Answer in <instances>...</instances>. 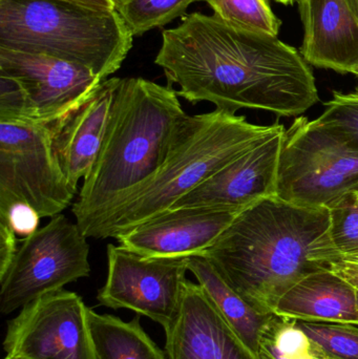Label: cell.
Masks as SVG:
<instances>
[{"mask_svg":"<svg viewBox=\"0 0 358 359\" xmlns=\"http://www.w3.org/2000/svg\"><path fill=\"white\" fill-rule=\"evenodd\" d=\"M155 63L179 86V97L233 115L254 109L298 117L319 100L312 71L294 46L214 15L193 13L165 29Z\"/></svg>","mask_w":358,"mask_h":359,"instance_id":"cell-1","label":"cell"},{"mask_svg":"<svg viewBox=\"0 0 358 359\" xmlns=\"http://www.w3.org/2000/svg\"><path fill=\"white\" fill-rule=\"evenodd\" d=\"M225 282L262 314L313 272L340 257L327 208L296 206L277 196L242 211L203 253Z\"/></svg>","mask_w":358,"mask_h":359,"instance_id":"cell-2","label":"cell"},{"mask_svg":"<svg viewBox=\"0 0 358 359\" xmlns=\"http://www.w3.org/2000/svg\"><path fill=\"white\" fill-rule=\"evenodd\" d=\"M186 117L172 88L143 78L120 79L102 147L73 205L86 238L155 178Z\"/></svg>","mask_w":358,"mask_h":359,"instance_id":"cell-3","label":"cell"},{"mask_svg":"<svg viewBox=\"0 0 358 359\" xmlns=\"http://www.w3.org/2000/svg\"><path fill=\"white\" fill-rule=\"evenodd\" d=\"M284 128L256 126L225 111L183 120L165 163L143 189L109 215L92 238H113L170 210L183 196L227 164Z\"/></svg>","mask_w":358,"mask_h":359,"instance_id":"cell-4","label":"cell"},{"mask_svg":"<svg viewBox=\"0 0 358 359\" xmlns=\"http://www.w3.org/2000/svg\"><path fill=\"white\" fill-rule=\"evenodd\" d=\"M132 38L117 11L57 0H0V46L78 63L103 81L121 67Z\"/></svg>","mask_w":358,"mask_h":359,"instance_id":"cell-5","label":"cell"},{"mask_svg":"<svg viewBox=\"0 0 358 359\" xmlns=\"http://www.w3.org/2000/svg\"><path fill=\"white\" fill-rule=\"evenodd\" d=\"M358 192V142L317 119L298 117L284 133L275 196L309 208L336 206Z\"/></svg>","mask_w":358,"mask_h":359,"instance_id":"cell-6","label":"cell"},{"mask_svg":"<svg viewBox=\"0 0 358 359\" xmlns=\"http://www.w3.org/2000/svg\"><path fill=\"white\" fill-rule=\"evenodd\" d=\"M88 238L77 223L62 213L25 238L6 271L0 273V312L13 313L43 295L88 278Z\"/></svg>","mask_w":358,"mask_h":359,"instance_id":"cell-7","label":"cell"},{"mask_svg":"<svg viewBox=\"0 0 358 359\" xmlns=\"http://www.w3.org/2000/svg\"><path fill=\"white\" fill-rule=\"evenodd\" d=\"M53 123L0 122V207L27 203L52 219L71 205L77 190L57 159Z\"/></svg>","mask_w":358,"mask_h":359,"instance_id":"cell-8","label":"cell"},{"mask_svg":"<svg viewBox=\"0 0 358 359\" xmlns=\"http://www.w3.org/2000/svg\"><path fill=\"white\" fill-rule=\"evenodd\" d=\"M188 259L142 257L109 244L106 280L97 301L111 309L132 310L166 329L180 307Z\"/></svg>","mask_w":358,"mask_h":359,"instance_id":"cell-9","label":"cell"},{"mask_svg":"<svg viewBox=\"0 0 358 359\" xmlns=\"http://www.w3.org/2000/svg\"><path fill=\"white\" fill-rule=\"evenodd\" d=\"M88 306L77 293H48L8 323L4 350L25 359H96Z\"/></svg>","mask_w":358,"mask_h":359,"instance_id":"cell-10","label":"cell"},{"mask_svg":"<svg viewBox=\"0 0 358 359\" xmlns=\"http://www.w3.org/2000/svg\"><path fill=\"white\" fill-rule=\"evenodd\" d=\"M0 75L16 81L34 120L55 122L83 102L103 81L90 69L40 53L0 46Z\"/></svg>","mask_w":358,"mask_h":359,"instance_id":"cell-11","label":"cell"},{"mask_svg":"<svg viewBox=\"0 0 358 359\" xmlns=\"http://www.w3.org/2000/svg\"><path fill=\"white\" fill-rule=\"evenodd\" d=\"M242 211L191 207L170 209L116 236L119 246L146 257L202 255Z\"/></svg>","mask_w":358,"mask_h":359,"instance_id":"cell-12","label":"cell"},{"mask_svg":"<svg viewBox=\"0 0 358 359\" xmlns=\"http://www.w3.org/2000/svg\"><path fill=\"white\" fill-rule=\"evenodd\" d=\"M285 128L227 164L170 209L206 207L243 211L277 194V168Z\"/></svg>","mask_w":358,"mask_h":359,"instance_id":"cell-13","label":"cell"},{"mask_svg":"<svg viewBox=\"0 0 358 359\" xmlns=\"http://www.w3.org/2000/svg\"><path fill=\"white\" fill-rule=\"evenodd\" d=\"M165 331L168 359H260L199 284L186 280L178 313Z\"/></svg>","mask_w":358,"mask_h":359,"instance_id":"cell-14","label":"cell"},{"mask_svg":"<svg viewBox=\"0 0 358 359\" xmlns=\"http://www.w3.org/2000/svg\"><path fill=\"white\" fill-rule=\"evenodd\" d=\"M120 79L101 82L83 102L53 123L55 153L74 189L90 174L98 157Z\"/></svg>","mask_w":358,"mask_h":359,"instance_id":"cell-15","label":"cell"},{"mask_svg":"<svg viewBox=\"0 0 358 359\" xmlns=\"http://www.w3.org/2000/svg\"><path fill=\"white\" fill-rule=\"evenodd\" d=\"M308 65L338 73L358 69V19L346 0H298Z\"/></svg>","mask_w":358,"mask_h":359,"instance_id":"cell-16","label":"cell"},{"mask_svg":"<svg viewBox=\"0 0 358 359\" xmlns=\"http://www.w3.org/2000/svg\"><path fill=\"white\" fill-rule=\"evenodd\" d=\"M273 314L303 322L358 325V289L332 270H319L286 292Z\"/></svg>","mask_w":358,"mask_h":359,"instance_id":"cell-17","label":"cell"},{"mask_svg":"<svg viewBox=\"0 0 358 359\" xmlns=\"http://www.w3.org/2000/svg\"><path fill=\"white\" fill-rule=\"evenodd\" d=\"M188 270L240 339L258 355L261 333L271 314H262L254 309L203 255L189 257Z\"/></svg>","mask_w":358,"mask_h":359,"instance_id":"cell-18","label":"cell"},{"mask_svg":"<svg viewBox=\"0 0 358 359\" xmlns=\"http://www.w3.org/2000/svg\"><path fill=\"white\" fill-rule=\"evenodd\" d=\"M88 324L96 359H168L165 350L143 330L140 314L123 322L88 308Z\"/></svg>","mask_w":358,"mask_h":359,"instance_id":"cell-19","label":"cell"},{"mask_svg":"<svg viewBox=\"0 0 358 359\" xmlns=\"http://www.w3.org/2000/svg\"><path fill=\"white\" fill-rule=\"evenodd\" d=\"M260 359H333L298 326V320L271 314L261 333Z\"/></svg>","mask_w":358,"mask_h":359,"instance_id":"cell-20","label":"cell"},{"mask_svg":"<svg viewBox=\"0 0 358 359\" xmlns=\"http://www.w3.org/2000/svg\"><path fill=\"white\" fill-rule=\"evenodd\" d=\"M214 15L230 27L277 36L282 21L269 0H205Z\"/></svg>","mask_w":358,"mask_h":359,"instance_id":"cell-21","label":"cell"},{"mask_svg":"<svg viewBox=\"0 0 358 359\" xmlns=\"http://www.w3.org/2000/svg\"><path fill=\"white\" fill-rule=\"evenodd\" d=\"M198 0H117V11L134 36L164 27Z\"/></svg>","mask_w":358,"mask_h":359,"instance_id":"cell-22","label":"cell"},{"mask_svg":"<svg viewBox=\"0 0 358 359\" xmlns=\"http://www.w3.org/2000/svg\"><path fill=\"white\" fill-rule=\"evenodd\" d=\"M300 328L333 359H358V325L303 322Z\"/></svg>","mask_w":358,"mask_h":359,"instance_id":"cell-23","label":"cell"},{"mask_svg":"<svg viewBox=\"0 0 358 359\" xmlns=\"http://www.w3.org/2000/svg\"><path fill=\"white\" fill-rule=\"evenodd\" d=\"M330 211V236L340 255L358 253V200L355 194L343 198Z\"/></svg>","mask_w":358,"mask_h":359,"instance_id":"cell-24","label":"cell"},{"mask_svg":"<svg viewBox=\"0 0 358 359\" xmlns=\"http://www.w3.org/2000/svg\"><path fill=\"white\" fill-rule=\"evenodd\" d=\"M317 121L336 128L358 142V86L352 92L334 90L331 100Z\"/></svg>","mask_w":358,"mask_h":359,"instance_id":"cell-25","label":"cell"},{"mask_svg":"<svg viewBox=\"0 0 358 359\" xmlns=\"http://www.w3.org/2000/svg\"><path fill=\"white\" fill-rule=\"evenodd\" d=\"M0 219L8 221L17 236L25 240L39 229L38 225L41 217L27 203L14 202L0 207Z\"/></svg>","mask_w":358,"mask_h":359,"instance_id":"cell-26","label":"cell"},{"mask_svg":"<svg viewBox=\"0 0 358 359\" xmlns=\"http://www.w3.org/2000/svg\"><path fill=\"white\" fill-rule=\"evenodd\" d=\"M18 248V236L8 221L0 219V273L6 271Z\"/></svg>","mask_w":358,"mask_h":359,"instance_id":"cell-27","label":"cell"},{"mask_svg":"<svg viewBox=\"0 0 358 359\" xmlns=\"http://www.w3.org/2000/svg\"><path fill=\"white\" fill-rule=\"evenodd\" d=\"M329 269L358 289V253L340 255L330 264Z\"/></svg>","mask_w":358,"mask_h":359,"instance_id":"cell-28","label":"cell"},{"mask_svg":"<svg viewBox=\"0 0 358 359\" xmlns=\"http://www.w3.org/2000/svg\"><path fill=\"white\" fill-rule=\"evenodd\" d=\"M97 11H116L117 0H57Z\"/></svg>","mask_w":358,"mask_h":359,"instance_id":"cell-29","label":"cell"},{"mask_svg":"<svg viewBox=\"0 0 358 359\" xmlns=\"http://www.w3.org/2000/svg\"><path fill=\"white\" fill-rule=\"evenodd\" d=\"M348 2L349 6H350L351 10L354 13L355 16L357 17L358 19V0H346Z\"/></svg>","mask_w":358,"mask_h":359,"instance_id":"cell-30","label":"cell"},{"mask_svg":"<svg viewBox=\"0 0 358 359\" xmlns=\"http://www.w3.org/2000/svg\"><path fill=\"white\" fill-rule=\"evenodd\" d=\"M275 1L280 2V4H292V2L294 1V0H275Z\"/></svg>","mask_w":358,"mask_h":359,"instance_id":"cell-31","label":"cell"},{"mask_svg":"<svg viewBox=\"0 0 358 359\" xmlns=\"http://www.w3.org/2000/svg\"><path fill=\"white\" fill-rule=\"evenodd\" d=\"M4 359H25L22 358H18V356L6 355Z\"/></svg>","mask_w":358,"mask_h":359,"instance_id":"cell-32","label":"cell"},{"mask_svg":"<svg viewBox=\"0 0 358 359\" xmlns=\"http://www.w3.org/2000/svg\"><path fill=\"white\" fill-rule=\"evenodd\" d=\"M353 74H354V75H357V77H358V69H357V71H355V72H354V73H353Z\"/></svg>","mask_w":358,"mask_h":359,"instance_id":"cell-33","label":"cell"},{"mask_svg":"<svg viewBox=\"0 0 358 359\" xmlns=\"http://www.w3.org/2000/svg\"><path fill=\"white\" fill-rule=\"evenodd\" d=\"M355 196H357V198L358 200V192H357V194H355Z\"/></svg>","mask_w":358,"mask_h":359,"instance_id":"cell-34","label":"cell"}]
</instances>
